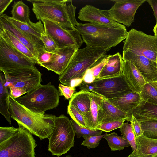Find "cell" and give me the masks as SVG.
<instances>
[{
	"label": "cell",
	"mask_w": 157,
	"mask_h": 157,
	"mask_svg": "<svg viewBox=\"0 0 157 157\" xmlns=\"http://www.w3.org/2000/svg\"><path fill=\"white\" fill-rule=\"evenodd\" d=\"M5 82L4 75L0 74V112L9 124H11L10 114L9 111V97L10 93L9 89L5 86Z\"/></svg>",
	"instance_id": "cell-28"
},
{
	"label": "cell",
	"mask_w": 157,
	"mask_h": 157,
	"mask_svg": "<svg viewBox=\"0 0 157 157\" xmlns=\"http://www.w3.org/2000/svg\"><path fill=\"white\" fill-rule=\"evenodd\" d=\"M136 156L150 157L157 154V140L145 136L143 134L136 137Z\"/></svg>",
	"instance_id": "cell-23"
},
{
	"label": "cell",
	"mask_w": 157,
	"mask_h": 157,
	"mask_svg": "<svg viewBox=\"0 0 157 157\" xmlns=\"http://www.w3.org/2000/svg\"><path fill=\"white\" fill-rule=\"evenodd\" d=\"M13 0H0V16L3 13Z\"/></svg>",
	"instance_id": "cell-45"
},
{
	"label": "cell",
	"mask_w": 157,
	"mask_h": 157,
	"mask_svg": "<svg viewBox=\"0 0 157 157\" xmlns=\"http://www.w3.org/2000/svg\"><path fill=\"white\" fill-rule=\"evenodd\" d=\"M107 52L101 48L86 46L75 52L67 67L58 78L61 83L75 87L82 82L86 71Z\"/></svg>",
	"instance_id": "cell-4"
},
{
	"label": "cell",
	"mask_w": 157,
	"mask_h": 157,
	"mask_svg": "<svg viewBox=\"0 0 157 157\" xmlns=\"http://www.w3.org/2000/svg\"><path fill=\"white\" fill-rule=\"evenodd\" d=\"M131 114L140 123L144 121L157 122V105L145 101L128 114L130 117Z\"/></svg>",
	"instance_id": "cell-22"
},
{
	"label": "cell",
	"mask_w": 157,
	"mask_h": 157,
	"mask_svg": "<svg viewBox=\"0 0 157 157\" xmlns=\"http://www.w3.org/2000/svg\"><path fill=\"white\" fill-rule=\"evenodd\" d=\"M2 15L26 36L34 45L38 52L45 50L41 39V35L44 32V29L41 20L36 23L30 20L28 23H24L13 19L6 14Z\"/></svg>",
	"instance_id": "cell-15"
},
{
	"label": "cell",
	"mask_w": 157,
	"mask_h": 157,
	"mask_svg": "<svg viewBox=\"0 0 157 157\" xmlns=\"http://www.w3.org/2000/svg\"><path fill=\"white\" fill-rule=\"evenodd\" d=\"M41 39L46 51L54 52L58 49L54 41L50 36L46 34L45 32L42 34Z\"/></svg>",
	"instance_id": "cell-40"
},
{
	"label": "cell",
	"mask_w": 157,
	"mask_h": 157,
	"mask_svg": "<svg viewBox=\"0 0 157 157\" xmlns=\"http://www.w3.org/2000/svg\"><path fill=\"white\" fill-rule=\"evenodd\" d=\"M18 128L13 126L0 127V143L3 142L15 134Z\"/></svg>",
	"instance_id": "cell-41"
},
{
	"label": "cell",
	"mask_w": 157,
	"mask_h": 157,
	"mask_svg": "<svg viewBox=\"0 0 157 157\" xmlns=\"http://www.w3.org/2000/svg\"><path fill=\"white\" fill-rule=\"evenodd\" d=\"M71 121L74 128L77 137L80 138L86 135L94 136L101 135L102 133V131L99 130H94L87 128L81 127L77 124L72 119Z\"/></svg>",
	"instance_id": "cell-35"
},
{
	"label": "cell",
	"mask_w": 157,
	"mask_h": 157,
	"mask_svg": "<svg viewBox=\"0 0 157 157\" xmlns=\"http://www.w3.org/2000/svg\"><path fill=\"white\" fill-rule=\"evenodd\" d=\"M130 117L127 113L120 109L103 97L99 107L98 116V125L105 122L114 121H127Z\"/></svg>",
	"instance_id": "cell-17"
},
{
	"label": "cell",
	"mask_w": 157,
	"mask_h": 157,
	"mask_svg": "<svg viewBox=\"0 0 157 157\" xmlns=\"http://www.w3.org/2000/svg\"><path fill=\"white\" fill-rule=\"evenodd\" d=\"M86 46L101 48L107 52L126 39V27H111L86 23H78L75 27Z\"/></svg>",
	"instance_id": "cell-3"
},
{
	"label": "cell",
	"mask_w": 157,
	"mask_h": 157,
	"mask_svg": "<svg viewBox=\"0 0 157 157\" xmlns=\"http://www.w3.org/2000/svg\"><path fill=\"white\" fill-rule=\"evenodd\" d=\"M59 96V90L50 82L40 84L25 95L15 99L32 112L44 115L47 110L57 107Z\"/></svg>",
	"instance_id": "cell-5"
},
{
	"label": "cell",
	"mask_w": 157,
	"mask_h": 157,
	"mask_svg": "<svg viewBox=\"0 0 157 157\" xmlns=\"http://www.w3.org/2000/svg\"><path fill=\"white\" fill-rule=\"evenodd\" d=\"M123 61L132 63L141 73L146 83L157 82V64L147 57L129 51H123Z\"/></svg>",
	"instance_id": "cell-16"
},
{
	"label": "cell",
	"mask_w": 157,
	"mask_h": 157,
	"mask_svg": "<svg viewBox=\"0 0 157 157\" xmlns=\"http://www.w3.org/2000/svg\"><path fill=\"white\" fill-rule=\"evenodd\" d=\"M12 7L11 12L12 19L24 23L29 22L30 9L27 5L22 1H18L14 2Z\"/></svg>",
	"instance_id": "cell-29"
},
{
	"label": "cell",
	"mask_w": 157,
	"mask_h": 157,
	"mask_svg": "<svg viewBox=\"0 0 157 157\" xmlns=\"http://www.w3.org/2000/svg\"><path fill=\"white\" fill-rule=\"evenodd\" d=\"M78 19L82 21L102 25L114 28L125 26L115 21L112 18L108 10H103L94 6L86 5L81 8L78 13Z\"/></svg>",
	"instance_id": "cell-14"
},
{
	"label": "cell",
	"mask_w": 157,
	"mask_h": 157,
	"mask_svg": "<svg viewBox=\"0 0 157 157\" xmlns=\"http://www.w3.org/2000/svg\"><path fill=\"white\" fill-rule=\"evenodd\" d=\"M0 36L33 62L37 63L36 59L29 50L9 32L5 29H0Z\"/></svg>",
	"instance_id": "cell-27"
},
{
	"label": "cell",
	"mask_w": 157,
	"mask_h": 157,
	"mask_svg": "<svg viewBox=\"0 0 157 157\" xmlns=\"http://www.w3.org/2000/svg\"><path fill=\"white\" fill-rule=\"evenodd\" d=\"M136 150L133 151L132 153L127 157H137L136 156ZM150 157H157V154L154 155Z\"/></svg>",
	"instance_id": "cell-48"
},
{
	"label": "cell",
	"mask_w": 157,
	"mask_h": 157,
	"mask_svg": "<svg viewBox=\"0 0 157 157\" xmlns=\"http://www.w3.org/2000/svg\"><path fill=\"white\" fill-rule=\"evenodd\" d=\"M119 128L121 135L129 143L133 151L136 150V136L131 124L128 122L124 123Z\"/></svg>",
	"instance_id": "cell-33"
},
{
	"label": "cell",
	"mask_w": 157,
	"mask_h": 157,
	"mask_svg": "<svg viewBox=\"0 0 157 157\" xmlns=\"http://www.w3.org/2000/svg\"><path fill=\"white\" fill-rule=\"evenodd\" d=\"M81 90L92 92L94 87L92 82L90 83L82 82L78 86Z\"/></svg>",
	"instance_id": "cell-46"
},
{
	"label": "cell",
	"mask_w": 157,
	"mask_h": 157,
	"mask_svg": "<svg viewBox=\"0 0 157 157\" xmlns=\"http://www.w3.org/2000/svg\"><path fill=\"white\" fill-rule=\"evenodd\" d=\"M123 60L121 54L117 52L108 55L107 62L101 70L98 79H105L120 76L123 75Z\"/></svg>",
	"instance_id": "cell-20"
},
{
	"label": "cell",
	"mask_w": 157,
	"mask_h": 157,
	"mask_svg": "<svg viewBox=\"0 0 157 157\" xmlns=\"http://www.w3.org/2000/svg\"><path fill=\"white\" fill-rule=\"evenodd\" d=\"M143 134L145 136L157 140V122H140Z\"/></svg>",
	"instance_id": "cell-34"
},
{
	"label": "cell",
	"mask_w": 157,
	"mask_h": 157,
	"mask_svg": "<svg viewBox=\"0 0 157 157\" xmlns=\"http://www.w3.org/2000/svg\"><path fill=\"white\" fill-rule=\"evenodd\" d=\"M103 138L107 140L112 151L122 150L130 146L129 143L123 136H119L115 132L107 134Z\"/></svg>",
	"instance_id": "cell-31"
},
{
	"label": "cell",
	"mask_w": 157,
	"mask_h": 157,
	"mask_svg": "<svg viewBox=\"0 0 157 157\" xmlns=\"http://www.w3.org/2000/svg\"><path fill=\"white\" fill-rule=\"evenodd\" d=\"M108 56L105 54L102 56L87 70L84 75L82 82L90 83L98 79L101 70L107 62Z\"/></svg>",
	"instance_id": "cell-30"
},
{
	"label": "cell",
	"mask_w": 157,
	"mask_h": 157,
	"mask_svg": "<svg viewBox=\"0 0 157 157\" xmlns=\"http://www.w3.org/2000/svg\"><path fill=\"white\" fill-rule=\"evenodd\" d=\"M130 121L132 130L136 137L141 136L143 134L142 130L141 127V123L132 115H130Z\"/></svg>",
	"instance_id": "cell-43"
},
{
	"label": "cell",
	"mask_w": 157,
	"mask_h": 157,
	"mask_svg": "<svg viewBox=\"0 0 157 157\" xmlns=\"http://www.w3.org/2000/svg\"><path fill=\"white\" fill-rule=\"evenodd\" d=\"M67 112L71 117L77 124L81 127L87 128L86 119L83 114L78 110L68 105Z\"/></svg>",
	"instance_id": "cell-36"
},
{
	"label": "cell",
	"mask_w": 157,
	"mask_h": 157,
	"mask_svg": "<svg viewBox=\"0 0 157 157\" xmlns=\"http://www.w3.org/2000/svg\"><path fill=\"white\" fill-rule=\"evenodd\" d=\"M153 31L154 33V36L157 37V24L154 27Z\"/></svg>",
	"instance_id": "cell-49"
},
{
	"label": "cell",
	"mask_w": 157,
	"mask_h": 157,
	"mask_svg": "<svg viewBox=\"0 0 157 157\" xmlns=\"http://www.w3.org/2000/svg\"><path fill=\"white\" fill-rule=\"evenodd\" d=\"M105 134L99 136H91L89 135L84 136L85 140L82 143L81 145L87 147L88 149L94 148L98 146L101 140L107 134Z\"/></svg>",
	"instance_id": "cell-38"
},
{
	"label": "cell",
	"mask_w": 157,
	"mask_h": 157,
	"mask_svg": "<svg viewBox=\"0 0 157 157\" xmlns=\"http://www.w3.org/2000/svg\"><path fill=\"white\" fill-rule=\"evenodd\" d=\"M108 100L115 106L128 114L145 101L140 93L134 92Z\"/></svg>",
	"instance_id": "cell-21"
},
{
	"label": "cell",
	"mask_w": 157,
	"mask_h": 157,
	"mask_svg": "<svg viewBox=\"0 0 157 157\" xmlns=\"http://www.w3.org/2000/svg\"><path fill=\"white\" fill-rule=\"evenodd\" d=\"M33 62L0 36V70L3 72L35 66Z\"/></svg>",
	"instance_id": "cell-11"
},
{
	"label": "cell",
	"mask_w": 157,
	"mask_h": 157,
	"mask_svg": "<svg viewBox=\"0 0 157 157\" xmlns=\"http://www.w3.org/2000/svg\"><path fill=\"white\" fill-rule=\"evenodd\" d=\"M71 157V156L70 155H67L66 156V157Z\"/></svg>",
	"instance_id": "cell-51"
},
{
	"label": "cell",
	"mask_w": 157,
	"mask_h": 157,
	"mask_svg": "<svg viewBox=\"0 0 157 157\" xmlns=\"http://www.w3.org/2000/svg\"><path fill=\"white\" fill-rule=\"evenodd\" d=\"M140 94L145 101L157 105V90L149 83L145 85Z\"/></svg>",
	"instance_id": "cell-32"
},
{
	"label": "cell",
	"mask_w": 157,
	"mask_h": 157,
	"mask_svg": "<svg viewBox=\"0 0 157 157\" xmlns=\"http://www.w3.org/2000/svg\"><path fill=\"white\" fill-rule=\"evenodd\" d=\"M91 105L90 110L85 117L87 128L97 130L98 125V116L100 106L103 97L95 93L90 92Z\"/></svg>",
	"instance_id": "cell-24"
},
{
	"label": "cell",
	"mask_w": 157,
	"mask_h": 157,
	"mask_svg": "<svg viewBox=\"0 0 157 157\" xmlns=\"http://www.w3.org/2000/svg\"><path fill=\"white\" fill-rule=\"evenodd\" d=\"M9 90L10 95L14 98H19L26 93L24 90L19 88H12Z\"/></svg>",
	"instance_id": "cell-44"
},
{
	"label": "cell",
	"mask_w": 157,
	"mask_h": 157,
	"mask_svg": "<svg viewBox=\"0 0 157 157\" xmlns=\"http://www.w3.org/2000/svg\"><path fill=\"white\" fill-rule=\"evenodd\" d=\"M18 125L15 134L0 143V157H35L37 144L32 134L22 126Z\"/></svg>",
	"instance_id": "cell-6"
},
{
	"label": "cell",
	"mask_w": 157,
	"mask_h": 157,
	"mask_svg": "<svg viewBox=\"0 0 157 157\" xmlns=\"http://www.w3.org/2000/svg\"><path fill=\"white\" fill-rule=\"evenodd\" d=\"M90 92L81 90L74 93L69 101V105L79 111L84 117L90 110Z\"/></svg>",
	"instance_id": "cell-26"
},
{
	"label": "cell",
	"mask_w": 157,
	"mask_h": 157,
	"mask_svg": "<svg viewBox=\"0 0 157 157\" xmlns=\"http://www.w3.org/2000/svg\"><path fill=\"white\" fill-rule=\"evenodd\" d=\"M92 82V92L104 98L111 99L118 98L133 92L128 84L124 76L115 77L98 79Z\"/></svg>",
	"instance_id": "cell-12"
},
{
	"label": "cell",
	"mask_w": 157,
	"mask_h": 157,
	"mask_svg": "<svg viewBox=\"0 0 157 157\" xmlns=\"http://www.w3.org/2000/svg\"><path fill=\"white\" fill-rule=\"evenodd\" d=\"M124 121H114L101 123L97 127L96 129L110 132L112 131L120 128L124 123Z\"/></svg>",
	"instance_id": "cell-39"
},
{
	"label": "cell",
	"mask_w": 157,
	"mask_h": 157,
	"mask_svg": "<svg viewBox=\"0 0 157 157\" xmlns=\"http://www.w3.org/2000/svg\"><path fill=\"white\" fill-rule=\"evenodd\" d=\"M59 96H63L66 99H69L72 96L76 90L75 87L67 86L59 83L58 86Z\"/></svg>",
	"instance_id": "cell-42"
},
{
	"label": "cell",
	"mask_w": 157,
	"mask_h": 157,
	"mask_svg": "<svg viewBox=\"0 0 157 157\" xmlns=\"http://www.w3.org/2000/svg\"><path fill=\"white\" fill-rule=\"evenodd\" d=\"M78 49L73 47L57 49L54 52V56L52 63L44 68L60 75L67 67Z\"/></svg>",
	"instance_id": "cell-18"
},
{
	"label": "cell",
	"mask_w": 157,
	"mask_h": 157,
	"mask_svg": "<svg viewBox=\"0 0 157 157\" xmlns=\"http://www.w3.org/2000/svg\"><path fill=\"white\" fill-rule=\"evenodd\" d=\"M54 56V52L44 49L38 52L37 57V63L45 67L52 62Z\"/></svg>",
	"instance_id": "cell-37"
},
{
	"label": "cell",
	"mask_w": 157,
	"mask_h": 157,
	"mask_svg": "<svg viewBox=\"0 0 157 157\" xmlns=\"http://www.w3.org/2000/svg\"><path fill=\"white\" fill-rule=\"evenodd\" d=\"M56 128L48 138V150L59 157L74 146L75 133L71 120L63 114L56 117Z\"/></svg>",
	"instance_id": "cell-7"
},
{
	"label": "cell",
	"mask_w": 157,
	"mask_h": 157,
	"mask_svg": "<svg viewBox=\"0 0 157 157\" xmlns=\"http://www.w3.org/2000/svg\"><path fill=\"white\" fill-rule=\"evenodd\" d=\"M123 74L133 91L140 93L146 83L134 65L129 61H123Z\"/></svg>",
	"instance_id": "cell-19"
},
{
	"label": "cell",
	"mask_w": 157,
	"mask_h": 157,
	"mask_svg": "<svg viewBox=\"0 0 157 157\" xmlns=\"http://www.w3.org/2000/svg\"><path fill=\"white\" fill-rule=\"evenodd\" d=\"M123 44V51L144 56L156 63L157 37L132 28Z\"/></svg>",
	"instance_id": "cell-8"
},
{
	"label": "cell",
	"mask_w": 157,
	"mask_h": 157,
	"mask_svg": "<svg viewBox=\"0 0 157 157\" xmlns=\"http://www.w3.org/2000/svg\"><path fill=\"white\" fill-rule=\"evenodd\" d=\"M152 86H153L157 90V85L155 82L149 83Z\"/></svg>",
	"instance_id": "cell-50"
},
{
	"label": "cell",
	"mask_w": 157,
	"mask_h": 157,
	"mask_svg": "<svg viewBox=\"0 0 157 157\" xmlns=\"http://www.w3.org/2000/svg\"><path fill=\"white\" fill-rule=\"evenodd\" d=\"M156 82V84L157 85V82Z\"/></svg>",
	"instance_id": "cell-53"
},
{
	"label": "cell",
	"mask_w": 157,
	"mask_h": 157,
	"mask_svg": "<svg viewBox=\"0 0 157 157\" xmlns=\"http://www.w3.org/2000/svg\"><path fill=\"white\" fill-rule=\"evenodd\" d=\"M0 29L6 30L12 34L27 48L37 60L38 51L34 45L21 31L2 15L0 16Z\"/></svg>",
	"instance_id": "cell-25"
},
{
	"label": "cell",
	"mask_w": 157,
	"mask_h": 157,
	"mask_svg": "<svg viewBox=\"0 0 157 157\" xmlns=\"http://www.w3.org/2000/svg\"><path fill=\"white\" fill-rule=\"evenodd\" d=\"M114 2L108 10L113 19L117 22L129 27L134 22L138 8L147 0H111Z\"/></svg>",
	"instance_id": "cell-13"
},
{
	"label": "cell",
	"mask_w": 157,
	"mask_h": 157,
	"mask_svg": "<svg viewBox=\"0 0 157 157\" xmlns=\"http://www.w3.org/2000/svg\"><path fill=\"white\" fill-rule=\"evenodd\" d=\"M41 21L45 33L53 39L58 49L70 47L79 49L82 44V39L76 28L67 29L52 21L46 19Z\"/></svg>",
	"instance_id": "cell-10"
},
{
	"label": "cell",
	"mask_w": 157,
	"mask_h": 157,
	"mask_svg": "<svg viewBox=\"0 0 157 157\" xmlns=\"http://www.w3.org/2000/svg\"><path fill=\"white\" fill-rule=\"evenodd\" d=\"M9 111L11 119L16 121L41 140L48 138L56 128V116L34 113L19 103L10 95Z\"/></svg>",
	"instance_id": "cell-1"
},
{
	"label": "cell",
	"mask_w": 157,
	"mask_h": 157,
	"mask_svg": "<svg viewBox=\"0 0 157 157\" xmlns=\"http://www.w3.org/2000/svg\"><path fill=\"white\" fill-rule=\"evenodd\" d=\"M153 9L157 24V0H147Z\"/></svg>",
	"instance_id": "cell-47"
},
{
	"label": "cell",
	"mask_w": 157,
	"mask_h": 157,
	"mask_svg": "<svg viewBox=\"0 0 157 157\" xmlns=\"http://www.w3.org/2000/svg\"><path fill=\"white\" fill-rule=\"evenodd\" d=\"M33 5L32 10L37 20L52 21L67 29L75 28L78 23L76 7L72 0H27Z\"/></svg>",
	"instance_id": "cell-2"
},
{
	"label": "cell",
	"mask_w": 157,
	"mask_h": 157,
	"mask_svg": "<svg viewBox=\"0 0 157 157\" xmlns=\"http://www.w3.org/2000/svg\"><path fill=\"white\" fill-rule=\"evenodd\" d=\"M156 63H157V58H156Z\"/></svg>",
	"instance_id": "cell-52"
},
{
	"label": "cell",
	"mask_w": 157,
	"mask_h": 157,
	"mask_svg": "<svg viewBox=\"0 0 157 157\" xmlns=\"http://www.w3.org/2000/svg\"><path fill=\"white\" fill-rule=\"evenodd\" d=\"M3 72L5 80V86L9 90L19 88L27 93L37 88L42 81V74L35 66L21 67Z\"/></svg>",
	"instance_id": "cell-9"
}]
</instances>
